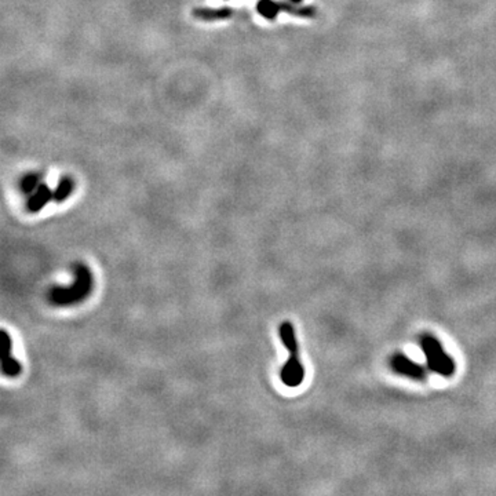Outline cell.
Here are the masks:
<instances>
[{
    "instance_id": "cell-1",
    "label": "cell",
    "mask_w": 496,
    "mask_h": 496,
    "mask_svg": "<svg viewBox=\"0 0 496 496\" xmlns=\"http://www.w3.org/2000/svg\"><path fill=\"white\" fill-rule=\"evenodd\" d=\"M75 283L69 287H54L48 292V300L57 306H69L85 300L93 291V274L85 263H76Z\"/></svg>"
},
{
    "instance_id": "cell-2",
    "label": "cell",
    "mask_w": 496,
    "mask_h": 496,
    "mask_svg": "<svg viewBox=\"0 0 496 496\" xmlns=\"http://www.w3.org/2000/svg\"><path fill=\"white\" fill-rule=\"evenodd\" d=\"M279 334L283 345L290 351L288 360L281 368L280 379L287 388H298L305 379V368L299 360V346L295 337L294 325L290 321L283 323L280 325Z\"/></svg>"
},
{
    "instance_id": "cell-3",
    "label": "cell",
    "mask_w": 496,
    "mask_h": 496,
    "mask_svg": "<svg viewBox=\"0 0 496 496\" xmlns=\"http://www.w3.org/2000/svg\"><path fill=\"white\" fill-rule=\"evenodd\" d=\"M421 347L426 357L427 368L437 375L450 378L456 371V364L452 357L445 351L441 342L430 334H423L419 339Z\"/></svg>"
},
{
    "instance_id": "cell-4",
    "label": "cell",
    "mask_w": 496,
    "mask_h": 496,
    "mask_svg": "<svg viewBox=\"0 0 496 496\" xmlns=\"http://www.w3.org/2000/svg\"><path fill=\"white\" fill-rule=\"evenodd\" d=\"M390 367L392 370L398 375H403L405 378H409L417 382H423L427 379V370L426 367L411 360L403 353H396L392 360H390Z\"/></svg>"
},
{
    "instance_id": "cell-5",
    "label": "cell",
    "mask_w": 496,
    "mask_h": 496,
    "mask_svg": "<svg viewBox=\"0 0 496 496\" xmlns=\"http://www.w3.org/2000/svg\"><path fill=\"white\" fill-rule=\"evenodd\" d=\"M22 371L18 360L13 357V339L6 329H2V372L6 376L15 378Z\"/></svg>"
},
{
    "instance_id": "cell-6",
    "label": "cell",
    "mask_w": 496,
    "mask_h": 496,
    "mask_svg": "<svg viewBox=\"0 0 496 496\" xmlns=\"http://www.w3.org/2000/svg\"><path fill=\"white\" fill-rule=\"evenodd\" d=\"M52 200V192L46 183H40V186L32 193L26 203V208L29 212H39L47 203Z\"/></svg>"
},
{
    "instance_id": "cell-7",
    "label": "cell",
    "mask_w": 496,
    "mask_h": 496,
    "mask_svg": "<svg viewBox=\"0 0 496 496\" xmlns=\"http://www.w3.org/2000/svg\"><path fill=\"white\" fill-rule=\"evenodd\" d=\"M233 15V10L229 7H221V9H195L193 17L203 19V21H215V19H228Z\"/></svg>"
},
{
    "instance_id": "cell-8",
    "label": "cell",
    "mask_w": 496,
    "mask_h": 496,
    "mask_svg": "<svg viewBox=\"0 0 496 496\" xmlns=\"http://www.w3.org/2000/svg\"><path fill=\"white\" fill-rule=\"evenodd\" d=\"M73 187H75L73 179L69 178V177L62 178L58 183V186L56 187V190L52 192V200L56 203H64L72 195Z\"/></svg>"
},
{
    "instance_id": "cell-9",
    "label": "cell",
    "mask_w": 496,
    "mask_h": 496,
    "mask_svg": "<svg viewBox=\"0 0 496 496\" xmlns=\"http://www.w3.org/2000/svg\"><path fill=\"white\" fill-rule=\"evenodd\" d=\"M257 11L266 19H274L279 14L276 0H259L257 3Z\"/></svg>"
},
{
    "instance_id": "cell-10",
    "label": "cell",
    "mask_w": 496,
    "mask_h": 496,
    "mask_svg": "<svg viewBox=\"0 0 496 496\" xmlns=\"http://www.w3.org/2000/svg\"><path fill=\"white\" fill-rule=\"evenodd\" d=\"M19 186H21V189H22V192L33 193L39 186H40V174H36V173L26 174V175L21 179Z\"/></svg>"
},
{
    "instance_id": "cell-11",
    "label": "cell",
    "mask_w": 496,
    "mask_h": 496,
    "mask_svg": "<svg viewBox=\"0 0 496 496\" xmlns=\"http://www.w3.org/2000/svg\"><path fill=\"white\" fill-rule=\"evenodd\" d=\"M290 2H291V3H294V5H300V3H302L304 0H290Z\"/></svg>"
}]
</instances>
